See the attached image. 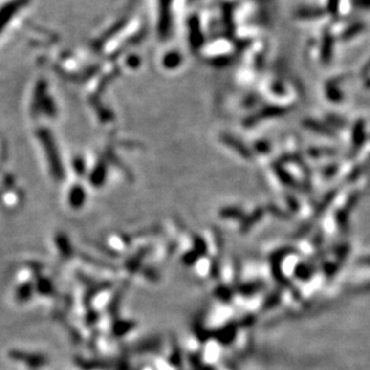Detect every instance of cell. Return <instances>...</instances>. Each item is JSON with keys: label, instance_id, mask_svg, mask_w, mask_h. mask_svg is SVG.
I'll return each instance as SVG.
<instances>
[{"label": "cell", "instance_id": "1", "mask_svg": "<svg viewBox=\"0 0 370 370\" xmlns=\"http://www.w3.org/2000/svg\"><path fill=\"white\" fill-rule=\"evenodd\" d=\"M334 52V38L330 31H325L321 40V60L325 64H329Z\"/></svg>", "mask_w": 370, "mask_h": 370}, {"label": "cell", "instance_id": "2", "mask_svg": "<svg viewBox=\"0 0 370 370\" xmlns=\"http://www.w3.org/2000/svg\"><path fill=\"white\" fill-rule=\"evenodd\" d=\"M364 28H366L364 23L361 22V21H357V22H353L352 24H350L348 27H346L345 29H344L340 38H342L343 41L351 40V39L356 38L357 35H359V34L364 30Z\"/></svg>", "mask_w": 370, "mask_h": 370}, {"label": "cell", "instance_id": "3", "mask_svg": "<svg viewBox=\"0 0 370 370\" xmlns=\"http://www.w3.org/2000/svg\"><path fill=\"white\" fill-rule=\"evenodd\" d=\"M327 98L333 102H340L344 98V94L340 87L335 82H328L326 86Z\"/></svg>", "mask_w": 370, "mask_h": 370}, {"label": "cell", "instance_id": "4", "mask_svg": "<svg viewBox=\"0 0 370 370\" xmlns=\"http://www.w3.org/2000/svg\"><path fill=\"white\" fill-rule=\"evenodd\" d=\"M325 10L321 7H302L298 11V15L302 18H317L325 15Z\"/></svg>", "mask_w": 370, "mask_h": 370}, {"label": "cell", "instance_id": "5", "mask_svg": "<svg viewBox=\"0 0 370 370\" xmlns=\"http://www.w3.org/2000/svg\"><path fill=\"white\" fill-rule=\"evenodd\" d=\"M342 0H327V12L332 16H337L340 9Z\"/></svg>", "mask_w": 370, "mask_h": 370}, {"label": "cell", "instance_id": "6", "mask_svg": "<svg viewBox=\"0 0 370 370\" xmlns=\"http://www.w3.org/2000/svg\"><path fill=\"white\" fill-rule=\"evenodd\" d=\"M14 356L21 357L23 361L28 362V363L33 364V366H35V364H43V361H41L43 358H40V357H36V356H33V355L27 356V355H24V353H18V355H17V353H14Z\"/></svg>", "mask_w": 370, "mask_h": 370}, {"label": "cell", "instance_id": "7", "mask_svg": "<svg viewBox=\"0 0 370 370\" xmlns=\"http://www.w3.org/2000/svg\"><path fill=\"white\" fill-rule=\"evenodd\" d=\"M355 5L358 9L370 10V0H355Z\"/></svg>", "mask_w": 370, "mask_h": 370}, {"label": "cell", "instance_id": "8", "mask_svg": "<svg viewBox=\"0 0 370 370\" xmlns=\"http://www.w3.org/2000/svg\"><path fill=\"white\" fill-rule=\"evenodd\" d=\"M366 86L368 87V88H370V78H368V80L366 81Z\"/></svg>", "mask_w": 370, "mask_h": 370}]
</instances>
